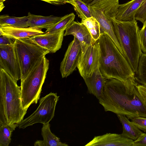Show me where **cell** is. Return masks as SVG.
<instances>
[{
    "label": "cell",
    "mask_w": 146,
    "mask_h": 146,
    "mask_svg": "<svg viewBox=\"0 0 146 146\" xmlns=\"http://www.w3.org/2000/svg\"><path fill=\"white\" fill-rule=\"evenodd\" d=\"M137 86L129 87L117 79L108 78L104 87L103 97L99 100V103L106 111L125 115L127 118H146V102Z\"/></svg>",
    "instance_id": "1"
},
{
    "label": "cell",
    "mask_w": 146,
    "mask_h": 146,
    "mask_svg": "<svg viewBox=\"0 0 146 146\" xmlns=\"http://www.w3.org/2000/svg\"><path fill=\"white\" fill-rule=\"evenodd\" d=\"M99 46L100 70L107 78H113L131 87L137 85L133 71L124 56L106 33L101 34Z\"/></svg>",
    "instance_id": "2"
},
{
    "label": "cell",
    "mask_w": 146,
    "mask_h": 146,
    "mask_svg": "<svg viewBox=\"0 0 146 146\" xmlns=\"http://www.w3.org/2000/svg\"><path fill=\"white\" fill-rule=\"evenodd\" d=\"M27 112L22 105L21 86L0 68V125L19 124Z\"/></svg>",
    "instance_id": "3"
},
{
    "label": "cell",
    "mask_w": 146,
    "mask_h": 146,
    "mask_svg": "<svg viewBox=\"0 0 146 146\" xmlns=\"http://www.w3.org/2000/svg\"><path fill=\"white\" fill-rule=\"evenodd\" d=\"M113 30L124 56L135 74L142 52L141 47L139 29L135 19L123 21L115 19L112 21Z\"/></svg>",
    "instance_id": "4"
},
{
    "label": "cell",
    "mask_w": 146,
    "mask_h": 146,
    "mask_svg": "<svg viewBox=\"0 0 146 146\" xmlns=\"http://www.w3.org/2000/svg\"><path fill=\"white\" fill-rule=\"evenodd\" d=\"M49 64L48 60L45 56H44L36 63L25 78L21 80V104L24 110L27 111L31 104L37 103Z\"/></svg>",
    "instance_id": "5"
},
{
    "label": "cell",
    "mask_w": 146,
    "mask_h": 146,
    "mask_svg": "<svg viewBox=\"0 0 146 146\" xmlns=\"http://www.w3.org/2000/svg\"><path fill=\"white\" fill-rule=\"evenodd\" d=\"M14 46L21 70V80L25 78L39 60L49 53L46 49L25 38L16 39Z\"/></svg>",
    "instance_id": "6"
},
{
    "label": "cell",
    "mask_w": 146,
    "mask_h": 146,
    "mask_svg": "<svg viewBox=\"0 0 146 146\" xmlns=\"http://www.w3.org/2000/svg\"><path fill=\"white\" fill-rule=\"evenodd\" d=\"M59 97L57 93L50 92L42 98L36 110L18 124L19 128L23 129L36 123L46 124L49 123L54 116Z\"/></svg>",
    "instance_id": "7"
},
{
    "label": "cell",
    "mask_w": 146,
    "mask_h": 146,
    "mask_svg": "<svg viewBox=\"0 0 146 146\" xmlns=\"http://www.w3.org/2000/svg\"><path fill=\"white\" fill-rule=\"evenodd\" d=\"M99 46L98 41L88 46L80 54L77 68L84 79L91 76L99 66Z\"/></svg>",
    "instance_id": "8"
},
{
    "label": "cell",
    "mask_w": 146,
    "mask_h": 146,
    "mask_svg": "<svg viewBox=\"0 0 146 146\" xmlns=\"http://www.w3.org/2000/svg\"><path fill=\"white\" fill-rule=\"evenodd\" d=\"M0 68H2L16 82L21 74L14 44L0 45Z\"/></svg>",
    "instance_id": "9"
},
{
    "label": "cell",
    "mask_w": 146,
    "mask_h": 146,
    "mask_svg": "<svg viewBox=\"0 0 146 146\" xmlns=\"http://www.w3.org/2000/svg\"><path fill=\"white\" fill-rule=\"evenodd\" d=\"M81 51L80 42L74 37L69 44L60 64V71L62 78L67 77L76 70Z\"/></svg>",
    "instance_id": "10"
},
{
    "label": "cell",
    "mask_w": 146,
    "mask_h": 146,
    "mask_svg": "<svg viewBox=\"0 0 146 146\" xmlns=\"http://www.w3.org/2000/svg\"><path fill=\"white\" fill-rule=\"evenodd\" d=\"M64 31L50 34L44 33L24 38L46 49L49 53H54L61 47Z\"/></svg>",
    "instance_id": "11"
},
{
    "label": "cell",
    "mask_w": 146,
    "mask_h": 146,
    "mask_svg": "<svg viewBox=\"0 0 146 146\" xmlns=\"http://www.w3.org/2000/svg\"><path fill=\"white\" fill-rule=\"evenodd\" d=\"M133 141L121 134L107 133L95 136L85 146H133Z\"/></svg>",
    "instance_id": "12"
},
{
    "label": "cell",
    "mask_w": 146,
    "mask_h": 146,
    "mask_svg": "<svg viewBox=\"0 0 146 146\" xmlns=\"http://www.w3.org/2000/svg\"><path fill=\"white\" fill-rule=\"evenodd\" d=\"M44 33L42 29L37 28L17 27L6 24H0V36H7L15 39L28 38Z\"/></svg>",
    "instance_id": "13"
},
{
    "label": "cell",
    "mask_w": 146,
    "mask_h": 146,
    "mask_svg": "<svg viewBox=\"0 0 146 146\" xmlns=\"http://www.w3.org/2000/svg\"><path fill=\"white\" fill-rule=\"evenodd\" d=\"M72 35L79 41L82 52L89 45L93 43V40L86 27L81 23L73 21L65 30L64 36Z\"/></svg>",
    "instance_id": "14"
},
{
    "label": "cell",
    "mask_w": 146,
    "mask_h": 146,
    "mask_svg": "<svg viewBox=\"0 0 146 146\" xmlns=\"http://www.w3.org/2000/svg\"><path fill=\"white\" fill-rule=\"evenodd\" d=\"M89 8L92 16L95 18L100 24V34H107L114 42L119 51L124 56L122 49L115 33L112 22L109 20L102 12L98 8L92 6H89Z\"/></svg>",
    "instance_id": "15"
},
{
    "label": "cell",
    "mask_w": 146,
    "mask_h": 146,
    "mask_svg": "<svg viewBox=\"0 0 146 146\" xmlns=\"http://www.w3.org/2000/svg\"><path fill=\"white\" fill-rule=\"evenodd\" d=\"M107 78L101 74L98 67L91 76L84 80L89 93L95 96L98 100L104 96V89Z\"/></svg>",
    "instance_id": "16"
},
{
    "label": "cell",
    "mask_w": 146,
    "mask_h": 146,
    "mask_svg": "<svg viewBox=\"0 0 146 146\" xmlns=\"http://www.w3.org/2000/svg\"><path fill=\"white\" fill-rule=\"evenodd\" d=\"M143 1L131 0L126 3L119 4L116 19L123 21L135 19L137 11Z\"/></svg>",
    "instance_id": "17"
},
{
    "label": "cell",
    "mask_w": 146,
    "mask_h": 146,
    "mask_svg": "<svg viewBox=\"0 0 146 146\" xmlns=\"http://www.w3.org/2000/svg\"><path fill=\"white\" fill-rule=\"evenodd\" d=\"M27 25L29 27L46 29L54 26L58 22L62 17H58L51 15L43 16L36 15L29 12L28 16Z\"/></svg>",
    "instance_id": "18"
},
{
    "label": "cell",
    "mask_w": 146,
    "mask_h": 146,
    "mask_svg": "<svg viewBox=\"0 0 146 146\" xmlns=\"http://www.w3.org/2000/svg\"><path fill=\"white\" fill-rule=\"evenodd\" d=\"M119 0H100L91 5L100 10L110 21L116 19L119 6Z\"/></svg>",
    "instance_id": "19"
},
{
    "label": "cell",
    "mask_w": 146,
    "mask_h": 146,
    "mask_svg": "<svg viewBox=\"0 0 146 146\" xmlns=\"http://www.w3.org/2000/svg\"><path fill=\"white\" fill-rule=\"evenodd\" d=\"M123 127L121 134L124 137L134 140L137 139L143 133L126 116L117 114Z\"/></svg>",
    "instance_id": "20"
},
{
    "label": "cell",
    "mask_w": 146,
    "mask_h": 146,
    "mask_svg": "<svg viewBox=\"0 0 146 146\" xmlns=\"http://www.w3.org/2000/svg\"><path fill=\"white\" fill-rule=\"evenodd\" d=\"M49 123L43 124L41 135L43 138L44 146H68L66 143H62L60 139L51 131Z\"/></svg>",
    "instance_id": "21"
},
{
    "label": "cell",
    "mask_w": 146,
    "mask_h": 146,
    "mask_svg": "<svg viewBox=\"0 0 146 146\" xmlns=\"http://www.w3.org/2000/svg\"><path fill=\"white\" fill-rule=\"evenodd\" d=\"M75 17V15L72 13L62 17L58 22L47 29L44 33L50 34L65 31L74 21Z\"/></svg>",
    "instance_id": "22"
},
{
    "label": "cell",
    "mask_w": 146,
    "mask_h": 146,
    "mask_svg": "<svg viewBox=\"0 0 146 146\" xmlns=\"http://www.w3.org/2000/svg\"><path fill=\"white\" fill-rule=\"evenodd\" d=\"M81 23L86 27L90 33L93 43L97 41L101 34L100 25L96 19L92 16L85 19H82Z\"/></svg>",
    "instance_id": "23"
},
{
    "label": "cell",
    "mask_w": 146,
    "mask_h": 146,
    "mask_svg": "<svg viewBox=\"0 0 146 146\" xmlns=\"http://www.w3.org/2000/svg\"><path fill=\"white\" fill-rule=\"evenodd\" d=\"M66 3L73 6L78 17L82 19L92 17L89 5L82 0H68Z\"/></svg>",
    "instance_id": "24"
},
{
    "label": "cell",
    "mask_w": 146,
    "mask_h": 146,
    "mask_svg": "<svg viewBox=\"0 0 146 146\" xmlns=\"http://www.w3.org/2000/svg\"><path fill=\"white\" fill-rule=\"evenodd\" d=\"M28 18L27 16L21 17L10 16L7 15L0 16V24H6L13 27L27 28Z\"/></svg>",
    "instance_id": "25"
},
{
    "label": "cell",
    "mask_w": 146,
    "mask_h": 146,
    "mask_svg": "<svg viewBox=\"0 0 146 146\" xmlns=\"http://www.w3.org/2000/svg\"><path fill=\"white\" fill-rule=\"evenodd\" d=\"M18 124H5L0 125V146H8L11 142L12 133Z\"/></svg>",
    "instance_id": "26"
},
{
    "label": "cell",
    "mask_w": 146,
    "mask_h": 146,
    "mask_svg": "<svg viewBox=\"0 0 146 146\" xmlns=\"http://www.w3.org/2000/svg\"><path fill=\"white\" fill-rule=\"evenodd\" d=\"M135 74V78L137 82L141 84L146 85V53H142Z\"/></svg>",
    "instance_id": "27"
},
{
    "label": "cell",
    "mask_w": 146,
    "mask_h": 146,
    "mask_svg": "<svg viewBox=\"0 0 146 146\" xmlns=\"http://www.w3.org/2000/svg\"><path fill=\"white\" fill-rule=\"evenodd\" d=\"M139 129L146 132V118L140 117H131L128 118Z\"/></svg>",
    "instance_id": "28"
},
{
    "label": "cell",
    "mask_w": 146,
    "mask_h": 146,
    "mask_svg": "<svg viewBox=\"0 0 146 146\" xmlns=\"http://www.w3.org/2000/svg\"><path fill=\"white\" fill-rule=\"evenodd\" d=\"M139 36L141 50L146 53V19L142 28L139 30Z\"/></svg>",
    "instance_id": "29"
},
{
    "label": "cell",
    "mask_w": 146,
    "mask_h": 146,
    "mask_svg": "<svg viewBox=\"0 0 146 146\" xmlns=\"http://www.w3.org/2000/svg\"><path fill=\"white\" fill-rule=\"evenodd\" d=\"M146 19V0H144L140 7L137 10L135 19L143 24Z\"/></svg>",
    "instance_id": "30"
},
{
    "label": "cell",
    "mask_w": 146,
    "mask_h": 146,
    "mask_svg": "<svg viewBox=\"0 0 146 146\" xmlns=\"http://www.w3.org/2000/svg\"><path fill=\"white\" fill-rule=\"evenodd\" d=\"M133 146H146V133H143L133 142Z\"/></svg>",
    "instance_id": "31"
},
{
    "label": "cell",
    "mask_w": 146,
    "mask_h": 146,
    "mask_svg": "<svg viewBox=\"0 0 146 146\" xmlns=\"http://www.w3.org/2000/svg\"><path fill=\"white\" fill-rule=\"evenodd\" d=\"M0 36V45L14 44L16 39L12 37L2 35Z\"/></svg>",
    "instance_id": "32"
},
{
    "label": "cell",
    "mask_w": 146,
    "mask_h": 146,
    "mask_svg": "<svg viewBox=\"0 0 146 146\" xmlns=\"http://www.w3.org/2000/svg\"><path fill=\"white\" fill-rule=\"evenodd\" d=\"M137 87L141 96L146 102V85L138 84Z\"/></svg>",
    "instance_id": "33"
},
{
    "label": "cell",
    "mask_w": 146,
    "mask_h": 146,
    "mask_svg": "<svg viewBox=\"0 0 146 146\" xmlns=\"http://www.w3.org/2000/svg\"><path fill=\"white\" fill-rule=\"evenodd\" d=\"M54 5H60L66 3L68 0H40Z\"/></svg>",
    "instance_id": "34"
},
{
    "label": "cell",
    "mask_w": 146,
    "mask_h": 146,
    "mask_svg": "<svg viewBox=\"0 0 146 146\" xmlns=\"http://www.w3.org/2000/svg\"><path fill=\"white\" fill-rule=\"evenodd\" d=\"M35 146H44V141L42 140H37L34 143Z\"/></svg>",
    "instance_id": "35"
},
{
    "label": "cell",
    "mask_w": 146,
    "mask_h": 146,
    "mask_svg": "<svg viewBox=\"0 0 146 146\" xmlns=\"http://www.w3.org/2000/svg\"><path fill=\"white\" fill-rule=\"evenodd\" d=\"M0 12L1 11V10H3L5 6L4 5L3 3H0Z\"/></svg>",
    "instance_id": "36"
},
{
    "label": "cell",
    "mask_w": 146,
    "mask_h": 146,
    "mask_svg": "<svg viewBox=\"0 0 146 146\" xmlns=\"http://www.w3.org/2000/svg\"><path fill=\"white\" fill-rule=\"evenodd\" d=\"M100 0H93L92 2L89 3L88 5L90 6L91 5L95 3Z\"/></svg>",
    "instance_id": "37"
},
{
    "label": "cell",
    "mask_w": 146,
    "mask_h": 146,
    "mask_svg": "<svg viewBox=\"0 0 146 146\" xmlns=\"http://www.w3.org/2000/svg\"><path fill=\"white\" fill-rule=\"evenodd\" d=\"M6 0H0V3H3V2Z\"/></svg>",
    "instance_id": "38"
}]
</instances>
